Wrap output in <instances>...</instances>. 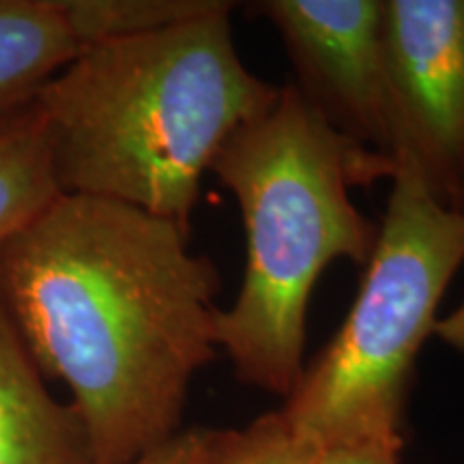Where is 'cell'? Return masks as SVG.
<instances>
[{"instance_id": "obj_1", "label": "cell", "mask_w": 464, "mask_h": 464, "mask_svg": "<svg viewBox=\"0 0 464 464\" xmlns=\"http://www.w3.org/2000/svg\"><path fill=\"white\" fill-rule=\"evenodd\" d=\"M142 208L58 194L0 246V299L44 376L63 381L91 464H131L181 432L218 355V266Z\"/></svg>"}, {"instance_id": "obj_2", "label": "cell", "mask_w": 464, "mask_h": 464, "mask_svg": "<svg viewBox=\"0 0 464 464\" xmlns=\"http://www.w3.org/2000/svg\"><path fill=\"white\" fill-rule=\"evenodd\" d=\"M235 7L218 0L179 24L89 45L39 91L61 194L123 202L191 232L219 149L280 95L243 65Z\"/></svg>"}, {"instance_id": "obj_3", "label": "cell", "mask_w": 464, "mask_h": 464, "mask_svg": "<svg viewBox=\"0 0 464 464\" xmlns=\"http://www.w3.org/2000/svg\"><path fill=\"white\" fill-rule=\"evenodd\" d=\"M211 172L232 191L246 226V274L219 312L218 348L243 385L286 398L304 374L307 305L335 260L359 266L379 228L351 189L393 174V161L346 140L293 84L237 130Z\"/></svg>"}, {"instance_id": "obj_4", "label": "cell", "mask_w": 464, "mask_h": 464, "mask_svg": "<svg viewBox=\"0 0 464 464\" xmlns=\"http://www.w3.org/2000/svg\"><path fill=\"white\" fill-rule=\"evenodd\" d=\"M392 183L353 307L277 411L314 450L404 440L417 357L464 265V213L439 205L402 161L393 164Z\"/></svg>"}, {"instance_id": "obj_5", "label": "cell", "mask_w": 464, "mask_h": 464, "mask_svg": "<svg viewBox=\"0 0 464 464\" xmlns=\"http://www.w3.org/2000/svg\"><path fill=\"white\" fill-rule=\"evenodd\" d=\"M392 160L464 213V0H385Z\"/></svg>"}, {"instance_id": "obj_6", "label": "cell", "mask_w": 464, "mask_h": 464, "mask_svg": "<svg viewBox=\"0 0 464 464\" xmlns=\"http://www.w3.org/2000/svg\"><path fill=\"white\" fill-rule=\"evenodd\" d=\"M252 7L280 34L304 100L346 140L392 160L385 0H263Z\"/></svg>"}, {"instance_id": "obj_7", "label": "cell", "mask_w": 464, "mask_h": 464, "mask_svg": "<svg viewBox=\"0 0 464 464\" xmlns=\"http://www.w3.org/2000/svg\"><path fill=\"white\" fill-rule=\"evenodd\" d=\"M0 464H91L72 404L45 390L44 374L0 299Z\"/></svg>"}, {"instance_id": "obj_8", "label": "cell", "mask_w": 464, "mask_h": 464, "mask_svg": "<svg viewBox=\"0 0 464 464\" xmlns=\"http://www.w3.org/2000/svg\"><path fill=\"white\" fill-rule=\"evenodd\" d=\"M78 52L58 0H0V133Z\"/></svg>"}, {"instance_id": "obj_9", "label": "cell", "mask_w": 464, "mask_h": 464, "mask_svg": "<svg viewBox=\"0 0 464 464\" xmlns=\"http://www.w3.org/2000/svg\"><path fill=\"white\" fill-rule=\"evenodd\" d=\"M61 194L34 106L0 133V246Z\"/></svg>"}, {"instance_id": "obj_10", "label": "cell", "mask_w": 464, "mask_h": 464, "mask_svg": "<svg viewBox=\"0 0 464 464\" xmlns=\"http://www.w3.org/2000/svg\"><path fill=\"white\" fill-rule=\"evenodd\" d=\"M80 48L133 37L207 14L218 0H58Z\"/></svg>"}, {"instance_id": "obj_11", "label": "cell", "mask_w": 464, "mask_h": 464, "mask_svg": "<svg viewBox=\"0 0 464 464\" xmlns=\"http://www.w3.org/2000/svg\"><path fill=\"white\" fill-rule=\"evenodd\" d=\"M316 450L290 432L274 411L243 430H224L216 464H314Z\"/></svg>"}, {"instance_id": "obj_12", "label": "cell", "mask_w": 464, "mask_h": 464, "mask_svg": "<svg viewBox=\"0 0 464 464\" xmlns=\"http://www.w3.org/2000/svg\"><path fill=\"white\" fill-rule=\"evenodd\" d=\"M224 430L189 428L131 464H216Z\"/></svg>"}, {"instance_id": "obj_13", "label": "cell", "mask_w": 464, "mask_h": 464, "mask_svg": "<svg viewBox=\"0 0 464 464\" xmlns=\"http://www.w3.org/2000/svg\"><path fill=\"white\" fill-rule=\"evenodd\" d=\"M404 440H357L316 450L314 464H400Z\"/></svg>"}, {"instance_id": "obj_14", "label": "cell", "mask_w": 464, "mask_h": 464, "mask_svg": "<svg viewBox=\"0 0 464 464\" xmlns=\"http://www.w3.org/2000/svg\"><path fill=\"white\" fill-rule=\"evenodd\" d=\"M432 335L443 342L445 346H450L451 351L464 355V299L454 312H450L448 316L439 318L437 324H434Z\"/></svg>"}]
</instances>
